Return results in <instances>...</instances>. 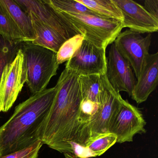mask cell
<instances>
[{
    "label": "cell",
    "mask_w": 158,
    "mask_h": 158,
    "mask_svg": "<svg viewBox=\"0 0 158 158\" xmlns=\"http://www.w3.org/2000/svg\"><path fill=\"white\" fill-rule=\"evenodd\" d=\"M79 76L68 69L63 70L57 81L56 93L45 124L40 140L61 153H73L80 126L83 98Z\"/></svg>",
    "instance_id": "cell-1"
},
{
    "label": "cell",
    "mask_w": 158,
    "mask_h": 158,
    "mask_svg": "<svg viewBox=\"0 0 158 158\" xmlns=\"http://www.w3.org/2000/svg\"><path fill=\"white\" fill-rule=\"evenodd\" d=\"M100 17L123 22V16L113 0H77Z\"/></svg>",
    "instance_id": "cell-17"
},
{
    "label": "cell",
    "mask_w": 158,
    "mask_h": 158,
    "mask_svg": "<svg viewBox=\"0 0 158 158\" xmlns=\"http://www.w3.org/2000/svg\"><path fill=\"white\" fill-rule=\"evenodd\" d=\"M152 35L143 37L130 30L121 32L113 42L122 57L129 63L138 79L149 56Z\"/></svg>",
    "instance_id": "cell-6"
},
{
    "label": "cell",
    "mask_w": 158,
    "mask_h": 158,
    "mask_svg": "<svg viewBox=\"0 0 158 158\" xmlns=\"http://www.w3.org/2000/svg\"><path fill=\"white\" fill-rule=\"evenodd\" d=\"M0 4L5 9L20 29L26 42H33L36 34L29 15L15 2V0H0Z\"/></svg>",
    "instance_id": "cell-15"
},
{
    "label": "cell",
    "mask_w": 158,
    "mask_h": 158,
    "mask_svg": "<svg viewBox=\"0 0 158 158\" xmlns=\"http://www.w3.org/2000/svg\"><path fill=\"white\" fill-rule=\"evenodd\" d=\"M60 12L79 34L84 36L85 40L99 48H107L109 45L113 43L123 28V22L118 20L90 15Z\"/></svg>",
    "instance_id": "cell-4"
},
{
    "label": "cell",
    "mask_w": 158,
    "mask_h": 158,
    "mask_svg": "<svg viewBox=\"0 0 158 158\" xmlns=\"http://www.w3.org/2000/svg\"><path fill=\"white\" fill-rule=\"evenodd\" d=\"M143 8L154 19L158 21V0H146Z\"/></svg>",
    "instance_id": "cell-24"
},
{
    "label": "cell",
    "mask_w": 158,
    "mask_h": 158,
    "mask_svg": "<svg viewBox=\"0 0 158 158\" xmlns=\"http://www.w3.org/2000/svg\"><path fill=\"white\" fill-rule=\"evenodd\" d=\"M56 87L32 95L16 107L0 127V157L28 148L40 140L41 131L51 108Z\"/></svg>",
    "instance_id": "cell-2"
},
{
    "label": "cell",
    "mask_w": 158,
    "mask_h": 158,
    "mask_svg": "<svg viewBox=\"0 0 158 158\" xmlns=\"http://www.w3.org/2000/svg\"><path fill=\"white\" fill-rule=\"evenodd\" d=\"M24 56L26 82L32 95L47 89L51 79L57 74L59 64L56 53L32 42L20 43Z\"/></svg>",
    "instance_id": "cell-3"
},
{
    "label": "cell",
    "mask_w": 158,
    "mask_h": 158,
    "mask_svg": "<svg viewBox=\"0 0 158 158\" xmlns=\"http://www.w3.org/2000/svg\"><path fill=\"white\" fill-rule=\"evenodd\" d=\"M26 13L32 22L36 34V39L32 42L34 44L47 48L57 53L66 39L58 32L40 22L31 12Z\"/></svg>",
    "instance_id": "cell-14"
},
{
    "label": "cell",
    "mask_w": 158,
    "mask_h": 158,
    "mask_svg": "<svg viewBox=\"0 0 158 158\" xmlns=\"http://www.w3.org/2000/svg\"><path fill=\"white\" fill-rule=\"evenodd\" d=\"M84 37L78 34L66 40L56 53L57 62L59 65L68 61L81 47Z\"/></svg>",
    "instance_id": "cell-21"
},
{
    "label": "cell",
    "mask_w": 158,
    "mask_h": 158,
    "mask_svg": "<svg viewBox=\"0 0 158 158\" xmlns=\"http://www.w3.org/2000/svg\"><path fill=\"white\" fill-rule=\"evenodd\" d=\"M107 60L106 74L110 85L117 92L125 91L131 97L137 81L135 73L113 43L111 45Z\"/></svg>",
    "instance_id": "cell-11"
},
{
    "label": "cell",
    "mask_w": 158,
    "mask_h": 158,
    "mask_svg": "<svg viewBox=\"0 0 158 158\" xmlns=\"http://www.w3.org/2000/svg\"><path fill=\"white\" fill-rule=\"evenodd\" d=\"M78 81L83 100L90 101L101 105L104 97L102 75L79 76Z\"/></svg>",
    "instance_id": "cell-16"
},
{
    "label": "cell",
    "mask_w": 158,
    "mask_h": 158,
    "mask_svg": "<svg viewBox=\"0 0 158 158\" xmlns=\"http://www.w3.org/2000/svg\"><path fill=\"white\" fill-rule=\"evenodd\" d=\"M106 50L84 40L78 50L67 61L65 68L79 76L105 74L107 64Z\"/></svg>",
    "instance_id": "cell-9"
},
{
    "label": "cell",
    "mask_w": 158,
    "mask_h": 158,
    "mask_svg": "<svg viewBox=\"0 0 158 158\" xmlns=\"http://www.w3.org/2000/svg\"><path fill=\"white\" fill-rule=\"evenodd\" d=\"M146 122L141 112L127 101L122 99L109 129L119 143L132 142L135 135L146 132Z\"/></svg>",
    "instance_id": "cell-8"
},
{
    "label": "cell",
    "mask_w": 158,
    "mask_h": 158,
    "mask_svg": "<svg viewBox=\"0 0 158 158\" xmlns=\"http://www.w3.org/2000/svg\"><path fill=\"white\" fill-rule=\"evenodd\" d=\"M43 144L40 140L28 148L10 154L0 157V158H38L39 152Z\"/></svg>",
    "instance_id": "cell-23"
},
{
    "label": "cell",
    "mask_w": 158,
    "mask_h": 158,
    "mask_svg": "<svg viewBox=\"0 0 158 158\" xmlns=\"http://www.w3.org/2000/svg\"><path fill=\"white\" fill-rule=\"evenodd\" d=\"M20 43H10L0 36V80L5 65L15 58Z\"/></svg>",
    "instance_id": "cell-22"
},
{
    "label": "cell",
    "mask_w": 158,
    "mask_h": 158,
    "mask_svg": "<svg viewBox=\"0 0 158 158\" xmlns=\"http://www.w3.org/2000/svg\"><path fill=\"white\" fill-rule=\"evenodd\" d=\"M48 2L58 11L67 13L81 14L99 16L77 0H47ZM100 17V16H99Z\"/></svg>",
    "instance_id": "cell-20"
},
{
    "label": "cell",
    "mask_w": 158,
    "mask_h": 158,
    "mask_svg": "<svg viewBox=\"0 0 158 158\" xmlns=\"http://www.w3.org/2000/svg\"><path fill=\"white\" fill-rule=\"evenodd\" d=\"M102 77L104 88L103 100L99 109L86 127L83 134V147L88 140L109 133L111 122L123 99L120 93L110 85L106 74L102 75Z\"/></svg>",
    "instance_id": "cell-5"
},
{
    "label": "cell",
    "mask_w": 158,
    "mask_h": 158,
    "mask_svg": "<svg viewBox=\"0 0 158 158\" xmlns=\"http://www.w3.org/2000/svg\"><path fill=\"white\" fill-rule=\"evenodd\" d=\"M0 36L11 43L26 42L23 35L8 12L0 4Z\"/></svg>",
    "instance_id": "cell-18"
},
{
    "label": "cell",
    "mask_w": 158,
    "mask_h": 158,
    "mask_svg": "<svg viewBox=\"0 0 158 158\" xmlns=\"http://www.w3.org/2000/svg\"><path fill=\"white\" fill-rule=\"evenodd\" d=\"M64 155L65 158H79L73 153H64Z\"/></svg>",
    "instance_id": "cell-25"
},
{
    "label": "cell",
    "mask_w": 158,
    "mask_h": 158,
    "mask_svg": "<svg viewBox=\"0 0 158 158\" xmlns=\"http://www.w3.org/2000/svg\"><path fill=\"white\" fill-rule=\"evenodd\" d=\"M24 56L19 48L15 58L5 65L0 80V112H7L16 101L25 83Z\"/></svg>",
    "instance_id": "cell-7"
},
{
    "label": "cell",
    "mask_w": 158,
    "mask_h": 158,
    "mask_svg": "<svg viewBox=\"0 0 158 158\" xmlns=\"http://www.w3.org/2000/svg\"><path fill=\"white\" fill-rule=\"evenodd\" d=\"M117 143V137L111 133H107L88 140L83 148L89 157L100 156Z\"/></svg>",
    "instance_id": "cell-19"
},
{
    "label": "cell",
    "mask_w": 158,
    "mask_h": 158,
    "mask_svg": "<svg viewBox=\"0 0 158 158\" xmlns=\"http://www.w3.org/2000/svg\"><path fill=\"white\" fill-rule=\"evenodd\" d=\"M15 1L24 11L33 13L40 22L66 40L80 34L47 0H15Z\"/></svg>",
    "instance_id": "cell-10"
},
{
    "label": "cell",
    "mask_w": 158,
    "mask_h": 158,
    "mask_svg": "<svg viewBox=\"0 0 158 158\" xmlns=\"http://www.w3.org/2000/svg\"><path fill=\"white\" fill-rule=\"evenodd\" d=\"M123 15V28L139 34L152 33L158 30V21L143 6L131 0H113Z\"/></svg>",
    "instance_id": "cell-12"
},
{
    "label": "cell",
    "mask_w": 158,
    "mask_h": 158,
    "mask_svg": "<svg viewBox=\"0 0 158 158\" xmlns=\"http://www.w3.org/2000/svg\"><path fill=\"white\" fill-rule=\"evenodd\" d=\"M136 80L131 97L138 104H140L148 99L158 85V52L150 54L139 77Z\"/></svg>",
    "instance_id": "cell-13"
}]
</instances>
